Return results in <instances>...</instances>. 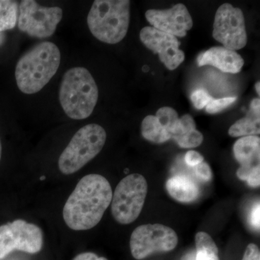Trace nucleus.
Instances as JSON below:
<instances>
[{
  "mask_svg": "<svg viewBox=\"0 0 260 260\" xmlns=\"http://www.w3.org/2000/svg\"><path fill=\"white\" fill-rule=\"evenodd\" d=\"M195 174L200 179L210 181L212 179V172L210 166L207 162H202L195 167Z\"/></svg>",
  "mask_w": 260,
  "mask_h": 260,
  "instance_id": "25",
  "label": "nucleus"
},
{
  "mask_svg": "<svg viewBox=\"0 0 260 260\" xmlns=\"http://www.w3.org/2000/svg\"><path fill=\"white\" fill-rule=\"evenodd\" d=\"M196 129V124L192 116L189 114H185L182 117L179 118V126L175 133L172 135V139L174 140L181 135L186 134L189 132Z\"/></svg>",
  "mask_w": 260,
  "mask_h": 260,
  "instance_id": "23",
  "label": "nucleus"
},
{
  "mask_svg": "<svg viewBox=\"0 0 260 260\" xmlns=\"http://www.w3.org/2000/svg\"><path fill=\"white\" fill-rule=\"evenodd\" d=\"M260 138L257 136L242 137L234 145V157L241 167L259 165Z\"/></svg>",
  "mask_w": 260,
  "mask_h": 260,
  "instance_id": "14",
  "label": "nucleus"
},
{
  "mask_svg": "<svg viewBox=\"0 0 260 260\" xmlns=\"http://www.w3.org/2000/svg\"><path fill=\"white\" fill-rule=\"evenodd\" d=\"M148 193V183L138 174L121 179L112 195V214L114 220L122 225L134 222L139 217Z\"/></svg>",
  "mask_w": 260,
  "mask_h": 260,
  "instance_id": "6",
  "label": "nucleus"
},
{
  "mask_svg": "<svg viewBox=\"0 0 260 260\" xmlns=\"http://www.w3.org/2000/svg\"><path fill=\"white\" fill-rule=\"evenodd\" d=\"M5 40V35L4 32H0V46L4 43Z\"/></svg>",
  "mask_w": 260,
  "mask_h": 260,
  "instance_id": "33",
  "label": "nucleus"
},
{
  "mask_svg": "<svg viewBox=\"0 0 260 260\" xmlns=\"http://www.w3.org/2000/svg\"><path fill=\"white\" fill-rule=\"evenodd\" d=\"M157 119L170 135L171 139L179 126V118L177 112L172 107L160 108L156 112Z\"/></svg>",
  "mask_w": 260,
  "mask_h": 260,
  "instance_id": "20",
  "label": "nucleus"
},
{
  "mask_svg": "<svg viewBox=\"0 0 260 260\" xmlns=\"http://www.w3.org/2000/svg\"><path fill=\"white\" fill-rule=\"evenodd\" d=\"M242 260H260V251L254 244H249L246 247Z\"/></svg>",
  "mask_w": 260,
  "mask_h": 260,
  "instance_id": "27",
  "label": "nucleus"
},
{
  "mask_svg": "<svg viewBox=\"0 0 260 260\" xmlns=\"http://www.w3.org/2000/svg\"><path fill=\"white\" fill-rule=\"evenodd\" d=\"M199 66L211 65L223 73L237 74L242 70L244 61L235 51L223 47H215L200 54L198 58Z\"/></svg>",
  "mask_w": 260,
  "mask_h": 260,
  "instance_id": "13",
  "label": "nucleus"
},
{
  "mask_svg": "<svg viewBox=\"0 0 260 260\" xmlns=\"http://www.w3.org/2000/svg\"><path fill=\"white\" fill-rule=\"evenodd\" d=\"M129 21V0H95L87 18L92 35L109 44H118L124 39Z\"/></svg>",
  "mask_w": 260,
  "mask_h": 260,
  "instance_id": "4",
  "label": "nucleus"
},
{
  "mask_svg": "<svg viewBox=\"0 0 260 260\" xmlns=\"http://www.w3.org/2000/svg\"><path fill=\"white\" fill-rule=\"evenodd\" d=\"M1 157H2V144H1V141H0V160H1Z\"/></svg>",
  "mask_w": 260,
  "mask_h": 260,
  "instance_id": "35",
  "label": "nucleus"
},
{
  "mask_svg": "<svg viewBox=\"0 0 260 260\" xmlns=\"http://www.w3.org/2000/svg\"><path fill=\"white\" fill-rule=\"evenodd\" d=\"M237 97H226L223 99H213L207 105L206 111L209 114H216L226 109L237 101Z\"/></svg>",
  "mask_w": 260,
  "mask_h": 260,
  "instance_id": "22",
  "label": "nucleus"
},
{
  "mask_svg": "<svg viewBox=\"0 0 260 260\" xmlns=\"http://www.w3.org/2000/svg\"><path fill=\"white\" fill-rule=\"evenodd\" d=\"M140 39L145 47L154 54H158L159 59L167 69H177L184 61L185 55L179 49L180 42L174 36L147 26L140 31Z\"/></svg>",
  "mask_w": 260,
  "mask_h": 260,
  "instance_id": "11",
  "label": "nucleus"
},
{
  "mask_svg": "<svg viewBox=\"0 0 260 260\" xmlns=\"http://www.w3.org/2000/svg\"><path fill=\"white\" fill-rule=\"evenodd\" d=\"M195 256H196V252L191 251V252L187 253L181 260H195Z\"/></svg>",
  "mask_w": 260,
  "mask_h": 260,
  "instance_id": "32",
  "label": "nucleus"
},
{
  "mask_svg": "<svg viewBox=\"0 0 260 260\" xmlns=\"http://www.w3.org/2000/svg\"><path fill=\"white\" fill-rule=\"evenodd\" d=\"M141 133L145 140L157 144H161L171 139L170 135L159 122L155 116H147L143 119Z\"/></svg>",
  "mask_w": 260,
  "mask_h": 260,
  "instance_id": "16",
  "label": "nucleus"
},
{
  "mask_svg": "<svg viewBox=\"0 0 260 260\" xmlns=\"http://www.w3.org/2000/svg\"><path fill=\"white\" fill-rule=\"evenodd\" d=\"M73 260H108L105 257H99L96 254L92 252L81 253L75 256Z\"/></svg>",
  "mask_w": 260,
  "mask_h": 260,
  "instance_id": "30",
  "label": "nucleus"
},
{
  "mask_svg": "<svg viewBox=\"0 0 260 260\" xmlns=\"http://www.w3.org/2000/svg\"><path fill=\"white\" fill-rule=\"evenodd\" d=\"M145 18L154 28L176 37H184L193 26L190 13L185 5L177 4L167 10H148Z\"/></svg>",
  "mask_w": 260,
  "mask_h": 260,
  "instance_id": "12",
  "label": "nucleus"
},
{
  "mask_svg": "<svg viewBox=\"0 0 260 260\" xmlns=\"http://www.w3.org/2000/svg\"><path fill=\"white\" fill-rule=\"evenodd\" d=\"M112 186L105 177L94 174L85 176L65 203V223L74 231L93 229L112 203Z\"/></svg>",
  "mask_w": 260,
  "mask_h": 260,
  "instance_id": "1",
  "label": "nucleus"
},
{
  "mask_svg": "<svg viewBox=\"0 0 260 260\" xmlns=\"http://www.w3.org/2000/svg\"><path fill=\"white\" fill-rule=\"evenodd\" d=\"M18 3L12 0H0V32L14 28L18 18Z\"/></svg>",
  "mask_w": 260,
  "mask_h": 260,
  "instance_id": "19",
  "label": "nucleus"
},
{
  "mask_svg": "<svg viewBox=\"0 0 260 260\" xmlns=\"http://www.w3.org/2000/svg\"><path fill=\"white\" fill-rule=\"evenodd\" d=\"M259 115L249 112L246 117L236 121L229 130L230 136L237 137L256 136L259 135Z\"/></svg>",
  "mask_w": 260,
  "mask_h": 260,
  "instance_id": "17",
  "label": "nucleus"
},
{
  "mask_svg": "<svg viewBox=\"0 0 260 260\" xmlns=\"http://www.w3.org/2000/svg\"><path fill=\"white\" fill-rule=\"evenodd\" d=\"M99 99V88L91 73L83 67L70 68L63 75L59 90L61 108L75 120L91 115Z\"/></svg>",
  "mask_w": 260,
  "mask_h": 260,
  "instance_id": "3",
  "label": "nucleus"
},
{
  "mask_svg": "<svg viewBox=\"0 0 260 260\" xmlns=\"http://www.w3.org/2000/svg\"><path fill=\"white\" fill-rule=\"evenodd\" d=\"M60 62V50L55 44H36L17 62L15 75L19 90L27 95L40 91L55 75Z\"/></svg>",
  "mask_w": 260,
  "mask_h": 260,
  "instance_id": "2",
  "label": "nucleus"
},
{
  "mask_svg": "<svg viewBox=\"0 0 260 260\" xmlns=\"http://www.w3.org/2000/svg\"><path fill=\"white\" fill-rule=\"evenodd\" d=\"M185 162L189 167H195L204 161V158L201 154L194 150L188 151L185 155Z\"/></svg>",
  "mask_w": 260,
  "mask_h": 260,
  "instance_id": "26",
  "label": "nucleus"
},
{
  "mask_svg": "<svg viewBox=\"0 0 260 260\" xmlns=\"http://www.w3.org/2000/svg\"><path fill=\"white\" fill-rule=\"evenodd\" d=\"M213 37L230 50H239L245 47L247 34L242 10L229 3L222 5L215 13Z\"/></svg>",
  "mask_w": 260,
  "mask_h": 260,
  "instance_id": "10",
  "label": "nucleus"
},
{
  "mask_svg": "<svg viewBox=\"0 0 260 260\" xmlns=\"http://www.w3.org/2000/svg\"><path fill=\"white\" fill-rule=\"evenodd\" d=\"M166 187L170 196L180 203H191L198 199L200 195L198 184L184 176L170 178Z\"/></svg>",
  "mask_w": 260,
  "mask_h": 260,
  "instance_id": "15",
  "label": "nucleus"
},
{
  "mask_svg": "<svg viewBox=\"0 0 260 260\" xmlns=\"http://www.w3.org/2000/svg\"><path fill=\"white\" fill-rule=\"evenodd\" d=\"M106 141L107 133L99 124H87L80 128L59 156V171L65 175L78 172L100 153Z\"/></svg>",
  "mask_w": 260,
  "mask_h": 260,
  "instance_id": "5",
  "label": "nucleus"
},
{
  "mask_svg": "<svg viewBox=\"0 0 260 260\" xmlns=\"http://www.w3.org/2000/svg\"><path fill=\"white\" fill-rule=\"evenodd\" d=\"M203 140L204 137L203 134L197 129L189 132L174 139L176 143L183 148H197L202 144Z\"/></svg>",
  "mask_w": 260,
  "mask_h": 260,
  "instance_id": "21",
  "label": "nucleus"
},
{
  "mask_svg": "<svg viewBox=\"0 0 260 260\" xmlns=\"http://www.w3.org/2000/svg\"><path fill=\"white\" fill-rule=\"evenodd\" d=\"M18 8V28L37 39L51 37L63 17L59 7L42 6L34 0H23Z\"/></svg>",
  "mask_w": 260,
  "mask_h": 260,
  "instance_id": "7",
  "label": "nucleus"
},
{
  "mask_svg": "<svg viewBox=\"0 0 260 260\" xmlns=\"http://www.w3.org/2000/svg\"><path fill=\"white\" fill-rule=\"evenodd\" d=\"M249 112L256 115H260V100L258 99H254L250 104V110Z\"/></svg>",
  "mask_w": 260,
  "mask_h": 260,
  "instance_id": "31",
  "label": "nucleus"
},
{
  "mask_svg": "<svg viewBox=\"0 0 260 260\" xmlns=\"http://www.w3.org/2000/svg\"><path fill=\"white\" fill-rule=\"evenodd\" d=\"M213 99L208 92L203 88L194 90L191 95V102L197 109H204Z\"/></svg>",
  "mask_w": 260,
  "mask_h": 260,
  "instance_id": "24",
  "label": "nucleus"
},
{
  "mask_svg": "<svg viewBox=\"0 0 260 260\" xmlns=\"http://www.w3.org/2000/svg\"><path fill=\"white\" fill-rule=\"evenodd\" d=\"M178 237L171 228L162 224H145L135 229L130 237V250L135 259L140 260L157 251L175 249Z\"/></svg>",
  "mask_w": 260,
  "mask_h": 260,
  "instance_id": "8",
  "label": "nucleus"
},
{
  "mask_svg": "<svg viewBox=\"0 0 260 260\" xmlns=\"http://www.w3.org/2000/svg\"><path fill=\"white\" fill-rule=\"evenodd\" d=\"M260 84H259V82H257V83H256V85H255V88H256V92H257V93L260 94Z\"/></svg>",
  "mask_w": 260,
  "mask_h": 260,
  "instance_id": "34",
  "label": "nucleus"
},
{
  "mask_svg": "<svg viewBox=\"0 0 260 260\" xmlns=\"http://www.w3.org/2000/svg\"><path fill=\"white\" fill-rule=\"evenodd\" d=\"M259 214H260V206L259 203H257L255 206L252 208L250 215V223L251 225L256 229H259Z\"/></svg>",
  "mask_w": 260,
  "mask_h": 260,
  "instance_id": "29",
  "label": "nucleus"
},
{
  "mask_svg": "<svg viewBox=\"0 0 260 260\" xmlns=\"http://www.w3.org/2000/svg\"><path fill=\"white\" fill-rule=\"evenodd\" d=\"M42 246V232L35 224L18 219L0 226V260L15 250L37 254Z\"/></svg>",
  "mask_w": 260,
  "mask_h": 260,
  "instance_id": "9",
  "label": "nucleus"
},
{
  "mask_svg": "<svg viewBox=\"0 0 260 260\" xmlns=\"http://www.w3.org/2000/svg\"><path fill=\"white\" fill-rule=\"evenodd\" d=\"M195 260H219L218 247L209 234L198 233L195 237Z\"/></svg>",
  "mask_w": 260,
  "mask_h": 260,
  "instance_id": "18",
  "label": "nucleus"
},
{
  "mask_svg": "<svg viewBox=\"0 0 260 260\" xmlns=\"http://www.w3.org/2000/svg\"><path fill=\"white\" fill-rule=\"evenodd\" d=\"M246 182L251 187H259L260 185V167L257 166L254 168V170L251 173Z\"/></svg>",
  "mask_w": 260,
  "mask_h": 260,
  "instance_id": "28",
  "label": "nucleus"
}]
</instances>
